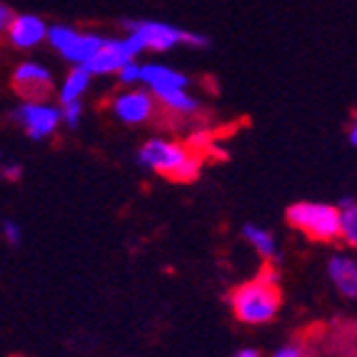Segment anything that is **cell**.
Wrapping results in <instances>:
<instances>
[{"mask_svg": "<svg viewBox=\"0 0 357 357\" xmlns=\"http://www.w3.org/2000/svg\"><path fill=\"white\" fill-rule=\"evenodd\" d=\"M110 107H113V115L120 123H126V126H143L155 113V98L150 96L148 90L126 88L123 93H118L113 98Z\"/></svg>", "mask_w": 357, "mask_h": 357, "instance_id": "obj_8", "label": "cell"}, {"mask_svg": "<svg viewBox=\"0 0 357 357\" xmlns=\"http://www.w3.org/2000/svg\"><path fill=\"white\" fill-rule=\"evenodd\" d=\"M158 102H162V107H167V110L175 115H195L197 110H200V102H197L195 96L188 93V88L170 90V93L158 98Z\"/></svg>", "mask_w": 357, "mask_h": 357, "instance_id": "obj_16", "label": "cell"}, {"mask_svg": "<svg viewBox=\"0 0 357 357\" xmlns=\"http://www.w3.org/2000/svg\"><path fill=\"white\" fill-rule=\"evenodd\" d=\"M45 40H48L55 53L63 55L68 63H73V66H85V63L100 50L105 38L96 36V33H83V30H75V28H70V25H50Z\"/></svg>", "mask_w": 357, "mask_h": 357, "instance_id": "obj_5", "label": "cell"}, {"mask_svg": "<svg viewBox=\"0 0 357 357\" xmlns=\"http://www.w3.org/2000/svg\"><path fill=\"white\" fill-rule=\"evenodd\" d=\"M118 80L123 88H132V85L140 83V63H135V60H130V63H126V66L120 68L118 73Z\"/></svg>", "mask_w": 357, "mask_h": 357, "instance_id": "obj_17", "label": "cell"}, {"mask_svg": "<svg viewBox=\"0 0 357 357\" xmlns=\"http://www.w3.org/2000/svg\"><path fill=\"white\" fill-rule=\"evenodd\" d=\"M135 58L137 55L132 53V48L128 45L126 38H105L100 50H98L83 68L90 75H115L126 63H130V60H135Z\"/></svg>", "mask_w": 357, "mask_h": 357, "instance_id": "obj_9", "label": "cell"}, {"mask_svg": "<svg viewBox=\"0 0 357 357\" xmlns=\"http://www.w3.org/2000/svg\"><path fill=\"white\" fill-rule=\"evenodd\" d=\"M337 240L350 248L357 245V205L352 197H345L337 208Z\"/></svg>", "mask_w": 357, "mask_h": 357, "instance_id": "obj_15", "label": "cell"}, {"mask_svg": "<svg viewBox=\"0 0 357 357\" xmlns=\"http://www.w3.org/2000/svg\"><path fill=\"white\" fill-rule=\"evenodd\" d=\"M6 33L15 48L28 50V48H36V45H40V43L45 40L48 25H45L43 18L33 15V13H23V15H13Z\"/></svg>", "mask_w": 357, "mask_h": 357, "instance_id": "obj_11", "label": "cell"}, {"mask_svg": "<svg viewBox=\"0 0 357 357\" xmlns=\"http://www.w3.org/2000/svg\"><path fill=\"white\" fill-rule=\"evenodd\" d=\"M235 357H262V352L257 347H243V350L235 352Z\"/></svg>", "mask_w": 357, "mask_h": 357, "instance_id": "obj_23", "label": "cell"}, {"mask_svg": "<svg viewBox=\"0 0 357 357\" xmlns=\"http://www.w3.org/2000/svg\"><path fill=\"white\" fill-rule=\"evenodd\" d=\"M243 238L250 243V248L257 252V255L262 257V260L268 262V265H273L278 257H280V248H278V240H275V235L270 230H265V227L260 225H252V222H248V225L243 227Z\"/></svg>", "mask_w": 357, "mask_h": 357, "instance_id": "obj_13", "label": "cell"}, {"mask_svg": "<svg viewBox=\"0 0 357 357\" xmlns=\"http://www.w3.org/2000/svg\"><path fill=\"white\" fill-rule=\"evenodd\" d=\"M278 280H280L278 270L265 262V268L252 280L243 282L230 292L227 303H230L232 315L245 325H265V322L275 320L282 305V292Z\"/></svg>", "mask_w": 357, "mask_h": 357, "instance_id": "obj_1", "label": "cell"}, {"mask_svg": "<svg viewBox=\"0 0 357 357\" xmlns=\"http://www.w3.org/2000/svg\"><path fill=\"white\" fill-rule=\"evenodd\" d=\"M10 85L20 100H45L53 93V73L40 63H20L13 70Z\"/></svg>", "mask_w": 357, "mask_h": 357, "instance_id": "obj_7", "label": "cell"}, {"mask_svg": "<svg viewBox=\"0 0 357 357\" xmlns=\"http://www.w3.org/2000/svg\"><path fill=\"white\" fill-rule=\"evenodd\" d=\"M13 15H15V13H13L10 8L6 6V3H0V33H6V30H8Z\"/></svg>", "mask_w": 357, "mask_h": 357, "instance_id": "obj_22", "label": "cell"}, {"mask_svg": "<svg viewBox=\"0 0 357 357\" xmlns=\"http://www.w3.org/2000/svg\"><path fill=\"white\" fill-rule=\"evenodd\" d=\"M347 140H350V145H357V126H355V120H352L350 128H347Z\"/></svg>", "mask_w": 357, "mask_h": 357, "instance_id": "obj_24", "label": "cell"}, {"mask_svg": "<svg viewBox=\"0 0 357 357\" xmlns=\"http://www.w3.org/2000/svg\"><path fill=\"white\" fill-rule=\"evenodd\" d=\"M137 162L155 175L170 178L173 183H192L203 170V155L165 137H153L137 150Z\"/></svg>", "mask_w": 357, "mask_h": 357, "instance_id": "obj_2", "label": "cell"}, {"mask_svg": "<svg viewBox=\"0 0 357 357\" xmlns=\"http://www.w3.org/2000/svg\"><path fill=\"white\" fill-rule=\"evenodd\" d=\"M0 178L8 180V183H15V180L23 178V165H18V162H8V165L0 167Z\"/></svg>", "mask_w": 357, "mask_h": 357, "instance_id": "obj_20", "label": "cell"}, {"mask_svg": "<svg viewBox=\"0 0 357 357\" xmlns=\"http://www.w3.org/2000/svg\"><path fill=\"white\" fill-rule=\"evenodd\" d=\"M90 80H93V75L83 66H73L70 73L66 75V80H63V85H60V93H58L60 105L80 100L85 96V90L90 88Z\"/></svg>", "mask_w": 357, "mask_h": 357, "instance_id": "obj_14", "label": "cell"}, {"mask_svg": "<svg viewBox=\"0 0 357 357\" xmlns=\"http://www.w3.org/2000/svg\"><path fill=\"white\" fill-rule=\"evenodd\" d=\"M273 357H305V350H303V345L292 342V345H285V347H280V350H275Z\"/></svg>", "mask_w": 357, "mask_h": 357, "instance_id": "obj_21", "label": "cell"}, {"mask_svg": "<svg viewBox=\"0 0 357 357\" xmlns=\"http://www.w3.org/2000/svg\"><path fill=\"white\" fill-rule=\"evenodd\" d=\"M83 118V102L75 100V102H66V105H60V120L66 123L68 128H75Z\"/></svg>", "mask_w": 357, "mask_h": 357, "instance_id": "obj_18", "label": "cell"}, {"mask_svg": "<svg viewBox=\"0 0 357 357\" xmlns=\"http://www.w3.org/2000/svg\"><path fill=\"white\" fill-rule=\"evenodd\" d=\"M140 83L148 88V93L153 98H160L170 90H183L188 88V75L175 68L160 66V63H145L140 66Z\"/></svg>", "mask_w": 357, "mask_h": 357, "instance_id": "obj_10", "label": "cell"}, {"mask_svg": "<svg viewBox=\"0 0 357 357\" xmlns=\"http://www.w3.org/2000/svg\"><path fill=\"white\" fill-rule=\"evenodd\" d=\"M0 230H3V238H6L8 245H18L20 238H23V232H20L18 222H13V220H3Z\"/></svg>", "mask_w": 357, "mask_h": 357, "instance_id": "obj_19", "label": "cell"}, {"mask_svg": "<svg viewBox=\"0 0 357 357\" xmlns=\"http://www.w3.org/2000/svg\"><path fill=\"white\" fill-rule=\"evenodd\" d=\"M328 278L333 280L335 290L347 300L357 298V262L352 255L337 252L328 262Z\"/></svg>", "mask_w": 357, "mask_h": 357, "instance_id": "obj_12", "label": "cell"}, {"mask_svg": "<svg viewBox=\"0 0 357 357\" xmlns=\"http://www.w3.org/2000/svg\"><path fill=\"white\" fill-rule=\"evenodd\" d=\"M285 215L295 230L305 232L317 243L337 240V208L335 205L303 200V203H292Z\"/></svg>", "mask_w": 357, "mask_h": 357, "instance_id": "obj_4", "label": "cell"}, {"mask_svg": "<svg viewBox=\"0 0 357 357\" xmlns=\"http://www.w3.org/2000/svg\"><path fill=\"white\" fill-rule=\"evenodd\" d=\"M123 28L128 30L126 40L135 55H140L143 50L165 53L175 45H185V38H188V30L160 23V20H123Z\"/></svg>", "mask_w": 357, "mask_h": 357, "instance_id": "obj_3", "label": "cell"}, {"mask_svg": "<svg viewBox=\"0 0 357 357\" xmlns=\"http://www.w3.org/2000/svg\"><path fill=\"white\" fill-rule=\"evenodd\" d=\"M13 120L28 132L30 140H45L55 135V130L63 126L60 107L45 100H23L13 110Z\"/></svg>", "mask_w": 357, "mask_h": 357, "instance_id": "obj_6", "label": "cell"}]
</instances>
